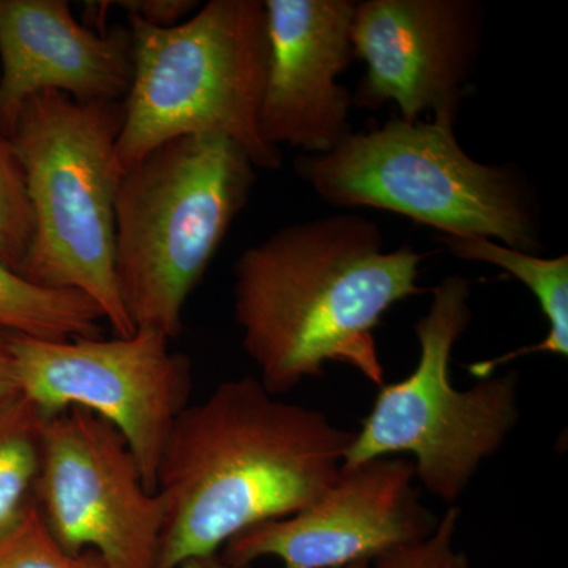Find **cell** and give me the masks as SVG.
<instances>
[{
	"label": "cell",
	"mask_w": 568,
	"mask_h": 568,
	"mask_svg": "<svg viewBox=\"0 0 568 568\" xmlns=\"http://www.w3.org/2000/svg\"><path fill=\"white\" fill-rule=\"evenodd\" d=\"M257 168L235 142L178 138L119 178L114 276L134 331L179 338L183 310L248 204Z\"/></svg>",
	"instance_id": "cell-3"
},
{
	"label": "cell",
	"mask_w": 568,
	"mask_h": 568,
	"mask_svg": "<svg viewBox=\"0 0 568 568\" xmlns=\"http://www.w3.org/2000/svg\"><path fill=\"white\" fill-rule=\"evenodd\" d=\"M170 343L152 328L111 339L10 335L21 395L47 417L80 407L114 426L151 491H156L164 446L193 387L192 361L171 351Z\"/></svg>",
	"instance_id": "cell-8"
},
{
	"label": "cell",
	"mask_w": 568,
	"mask_h": 568,
	"mask_svg": "<svg viewBox=\"0 0 568 568\" xmlns=\"http://www.w3.org/2000/svg\"><path fill=\"white\" fill-rule=\"evenodd\" d=\"M179 568H230L226 564L220 559L219 555L207 556V558H197L192 560H186ZM346 568H373L372 562H357L353 564V566Z\"/></svg>",
	"instance_id": "cell-22"
},
{
	"label": "cell",
	"mask_w": 568,
	"mask_h": 568,
	"mask_svg": "<svg viewBox=\"0 0 568 568\" xmlns=\"http://www.w3.org/2000/svg\"><path fill=\"white\" fill-rule=\"evenodd\" d=\"M406 458H377L342 467L320 499L293 517L274 519L235 536L220 551L230 568L275 558L282 568H346L432 536L439 519L414 487Z\"/></svg>",
	"instance_id": "cell-11"
},
{
	"label": "cell",
	"mask_w": 568,
	"mask_h": 568,
	"mask_svg": "<svg viewBox=\"0 0 568 568\" xmlns=\"http://www.w3.org/2000/svg\"><path fill=\"white\" fill-rule=\"evenodd\" d=\"M439 241L448 252L459 260L476 261L503 268L525 284L534 294L545 320L548 323L547 336L537 345L519 347L493 358L469 365L470 375L493 376L500 365L517 361L530 354H552L566 358L568 355V256L545 257L538 254L519 252L484 237H457L439 235Z\"/></svg>",
	"instance_id": "cell-14"
},
{
	"label": "cell",
	"mask_w": 568,
	"mask_h": 568,
	"mask_svg": "<svg viewBox=\"0 0 568 568\" xmlns=\"http://www.w3.org/2000/svg\"><path fill=\"white\" fill-rule=\"evenodd\" d=\"M424 256L386 252L383 233L357 213L287 224L234 265V316L242 346L272 395L351 366L384 386L375 332L388 310L420 287Z\"/></svg>",
	"instance_id": "cell-1"
},
{
	"label": "cell",
	"mask_w": 568,
	"mask_h": 568,
	"mask_svg": "<svg viewBox=\"0 0 568 568\" xmlns=\"http://www.w3.org/2000/svg\"><path fill=\"white\" fill-rule=\"evenodd\" d=\"M48 418L22 395L0 409V538L36 506Z\"/></svg>",
	"instance_id": "cell-16"
},
{
	"label": "cell",
	"mask_w": 568,
	"mask_h": 568,
	"mask_svg": "<svg viewBox=\"0 0 568 568\" xmlns=\"http://www.w3.org/2000/svg\"><path fill=\"white\" fill-rule=\"evenodd\" d=\"M123 102H78L43 92L9 133L24 174L33 233L21 274L51 290L80 291L115 336L134 327L114 276L115 142Z\"/></svg>",
	"instance_id": "cell-6"
},
{
	"label": "cell",
	"mask_w": 568,
	"mask_h": 568,
	"mask_svg": "<svg viewBox=\"0 0 568 568\" xmlns=\"http://www.w3.org/2000/svg\"><path fill=\"white\" fill-rule=\"evenodd\" d=\"M0 568H108L92 549L71 555L52 537L33 506L9 536L0 538Z\"/></svg>",
	"instance_id": "cell-18"
},
{
	"label": "cell",
	"mask_w": 568,
	"mask_h": 568,
	"mask_svg": "<svg viewBox=\"0 0 568 568\" xmlns=\"http://www.w3.org/2000/svg\"><path fill=\"white\" fill-rule=\"evenodd\" d=\"M10 335L0 332V409L10 405L11 402L21 396L17 377L13 372V358L10 351Z\"/></svg>",
	"instance_id": "cell-21"
},
{
	"label": "cell",
	"mask_w": 568,
	"mask_h": 568,
	"mask_svg": "<svg viewBox=\"0 0 568 568\" xmlns=\"http://www.w3.org/2000/svg\"><path fill=\"white\" fill-rule=\"evenodd\" d=\"M132 74L130 29L92 31L65 0H0V126L7 136L39 93L123 102Z\"/></svg>",
	"instance_id": "cell-13"
},
{
	"label": "cell",
	"mask_w": 568,
	"mask_h": 568,
	"mask_svg": "<svg viewBox=\"0 0 568 568\" xmlns=\"http://www.w3.org/2000/svg\"><path fill=\"white\" fill-rule=\"evenodd\" d=\"M33 222L24 174L10 138L0 132V261L22 272Z\"/></svg>",
	"instance_id": "cell-17"
},
{
	"label": "cell",
	"mask_w": 568,
	"mask_h": 568,
	"mask_svg": "<svg viewBox=\"0 0 568 568\" xmlns=\"http://www.w3.org/2000/svg\"><path fill=\"white\" fill-rule=\"evenodd\" d=\"M484 7L474 0H365L355 2L354 59L366 73L354 106L379 110L394 102L399 119L457 122L477 71Z\"/></svg>",
	"instance_id": "cell-10"
},
{
	"label": "cell",
	"mask_w": 568,
	"mask_h": 568,
	"mask_svg": "<svg viewBox=\"0 0 568 568\" xmlns=\"http://www.w3.org/2000/svg\"><path fill=\"white\" fill-rule=\"evenodd\" d=\"M115 9L125 11L129 20L144 22L152 28H173L200 9L196 0H122L111 2Z\"/></svg>",
	"instance_id": "cell-20"
},
{
	"label": "cell",
	"mask_w": 568,
	"mask_h": 568,
	"mask_svg": "<svg viewBox=\"0 0 568 568\" xmlns=\"http://www.w3.org/2000/svg\"><path fill=\"white\" fill-rule=\"evenodd\" d=\"M103 321L88 295L39 286L0 261V332L37 339L99 338Z\"/></svg>",
	"instance_id": "cell-15"
},
{
	"label": "cell",
	"mask_w": 568,
	"mask_h": 568,
	"mask_svg": "<svg viewBox=\"0 0 568 568\" xmlns=\"http://www.w3.org/2000/svg\"><path fill=\"white\" fill-rule=\"evenodd\" d=\"M133 74L115 142L119 175L164 142L211 134L235 142L257 170L282 152L261 133L267 14L261 0H211L173 28L129 20Z\"/></svg>",
	"instance_id": "cell-4"
},
{
	"label": "cell",
	"mask_w": 568,
	"mask_h": 568,
	"mask_svg": "<svg viewBox=\"0 0 568 568\" xmlns=\"http://www.w3.org/2000/svg\"><path fill=\"white\" fill-rule=\"evenodd\" d=\"M268 63L261 133L280 149L321 155L353 133V93L339 84L354 59L353 0H265Z\"/></svg>",
	"instance_id": "cell-12"
},
{
	"label": "cell",
	"mask_w": 568,
	"mask_h": 568,
	"mask_svg": "<svg viewBox=\"0 0 568 568\" xmlns=\"http://www.w3.org/2000/svg\"><path fill=\"white\" fill-rule=\"evenodd\" d=\"M355 433L276 398L257 377L186 406L156 474L164 529L155 568L220 555L235 536L293 517L331 488Z\"/></svg>",
	"instance_id": "cell-2"
},
{
	"label": "cell",
	"mask_w": 568,
	"mask_h": 568,
	"mask_svg": "<svg viewBox=\"0 0 568 568\" xmlns=\"http://www.w3.org/2000/svg\"><path fill=\"white\" fill-rule=\"evenodd\" d=\"M459 508L448 507L432 536L381 556L373 568H470L469 559L455 548Z\"/></svg>",
	"instance_id": "cell-19"
},
{
	"label": "cell",
	"mask_w": 568,
	"mask_h": 568,
	"mask_svg": "<svg viewBox=\"0 0 568 568\" xmlns=\"http://www.w3.org/2000/svg\"><path fill=\"white\" fill-rule=\"evenodd\" d=\"M469 298L470 283L459 275L433 287L428 313L414 327L416 369L379 387L343 467L413 455L426 491L452 506L500 450L519 422L517 373L485 377L467 390L452 384V354L473 320Z\"/></svg>",
	"instance_id": "cell-7"
},
{
	"label": "cell",
	"mask_w": 568,
	"mask_h": 568,
	"mask_svg": "<svg viewBox=\"0 0 568 568\" xmlns=\"http://www.w3.org/2000/svg\"><path fill=\"white\" fill-rule=\"evenodd\" d=\"M295 173L325 203L373 207L519 252H545L532 186L510 164H485L459 145L455 125L394 118L351 133L334 151L297 156Z\"/></svg>",
	"instance_id": "cell-5"
},
{
	"label": "cell",
	"mask_w": 568,
	"mask_h": 568,
	"mask_svg": "<svg viewBox=\"0 0 568 568\" xmlns=\"http://www.w3.org/2000/svg\"><path fill=\"white\" fill-rule=\"evenodd\" d=\"M36 504L71 555L92 549L108 568H155L162 496L142 480L132 450L106 420L70 407L48 418Z\"/></svg>",
	"instance_id": "cell-9"
}]
</instances>
